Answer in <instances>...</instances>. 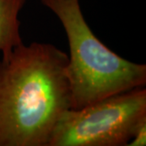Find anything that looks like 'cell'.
<instances>
[{"instance_id": "cell-3", "label": "cell", "mask_w": 146, "mask_h": 146, "mask_svg": "<svg viewBox=\"0 0 146 146\" xmlns=\"http://www.w3.org/2000/svg\"><path fill=\"white\" fill-rule=\"evenodd\" d=\"M144 123L146 89L141 87L67 110L48 146H127Z\"/></svg>"}, {"instance_id": "cell-5", "label": "cell", "mask_w": 146, "mask_h": 146, "mask_svg": "<svg viewBox=\"0 0 146 146\" xmlns=\"http://www.w3.org/2000/svg\"><path fill=\"white\" fill-rule=\"evenodd\" d=\"M146 145V123L140 126L135 136L129 142V146H145Z\"/></svg>"}, {"instance_id": "cell-2", "label": "cell", "mask_w": 146, "mask_h": 146, "mask_svg": "<svg viewBox=\"0 0 146 146\" xmlns=\"http://www.w3.org/2000/svg\"><path fill=\"white\" fill-rule=\"evenodd\" d=\"M40 2L57 16L68 37L71 109H80L110 96L145 87V64L121 57L101 42L85 21L80 0Z\"/></svg>"}, {"instance_id": "cell-4", "label": "cell", "mask_w": 146, "mask_h": 146, "mask_svg": "<svg viewBox=\"0 0 146 146\" xmlns=\"http://www.w3.org/2000/svg\"><path fill=\"white\" fill-rule=\"evenodd\" d=\"M26 0H0V51L2 59L9 57L16 47L24 43L19 16Z\"/></svg>"}, {"instance_id": "cell-1", "label": "cell", "mask_w": 146, "mask_h": 146, "mask_svg": "<svg viewBox=\"0 0 146 146\" xmlns=\"http://www.w3.org/2000/svg\"><path fill=\"white\" fill-rule=\"evenodd\" d=\"M68 54L50 43H22L0 61V146H48L72 107Z\"/></svg>"}]
</instances>
